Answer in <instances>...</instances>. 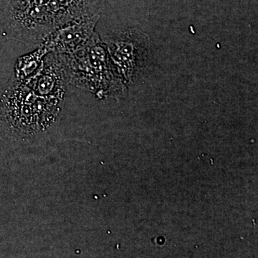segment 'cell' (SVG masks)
I'll return each instance as SVG.
<instances>
[{"label": "cell", "mask_w": 258, "mask_h": 258, "mask_svg": "<svg viewBox=\"0 0 258 258\" xmlns=\"http://www.w3.org/2000/svg\"><path fill=\"white\" fill-rule=\"evenodd\" d=\"M64 103L38 96L12 76L0 86V154L30 155L58 144Z\"/></svg>", "instance_id": "6da1fadb"}, {"label": "cell", "mask_w": 258, "mask_h": 258, "mask_svg": "<svg viewBox=\"0 0 258 258\" xmlns=\"http://www.w3.org/2000/svg\"><path fill=\"white\" fill-rule=\"evenodd\" d=\"M59 55L69 84L91 93L99 99L121 98L126 93L128 87L117 73L106 45L96 32L81 50Z\"/></svg>", "instance_id": "7a4b0ae2"}, {"label": "cell", "mask_w": 258, "mask_h": 258, "mask_svg": "<svg viewBox=\"0 0 258 258\" xmlns=\"http://www.w3.org/2000/svg\"><path fill=\"white\" fill-rule=\"evenodd\" d=\"M57 27L51 0H0V33L7 40L38 46Z\"/></svg>", "instance_id": "3957f363"}, {"label": "cell", "mask_w": 258, "mask_h": 258, "mask_svg": "<svg viewBox=\"0 0 258 258\" xmlns=\"http://www.w3.org/2000/svg\"><path fill=\"white\" fill-rule=\"evenodd\" d=\"M103 41L120 79L127 87L133 84L147 66L149 37L139 29L127 28L113 32Z\"/></svg>", "instance_id": "277c9868"}, {"label": "cell", "mask_w": 258, "mask_h": 258, "mask_svg": "<svg viewBox=\"0 0 258 258\" xmlns=\"http://www.w3.org/2000/svg\"><path fill=\"white\" fill-rule=\"evenodd\" d=\"M100 15H86L73 19L50 32L38 46L47 52L69 55L81 50L96 34L95 28Z\"/></svg>", "instance_id": "5b68a950"}, {"label": "cell", "mask_w": 258, "mask_h": 258, "mask_svg": "<svg viewBox=\"0 0 258 258\" xmlns=\"http://www.w3.org/2000/svg\"><path fill=\"white\" fill-rule=\"evenodd\" d=\"M23 83L38 96L62 103L66 101V86L69 83L62 60L57 54L48 52L40 71Z\"/></svg>", "instance_id": "8992f818"}, {"label": "cell", "mask_w": 258, "mask_h": 258, "mask_svg": "<svg viewBox=\"0 0 258 258\" xmlns=\"http://www.w3.org/2000/svg\"><path fill=\"white\" fill-rule=\"evenodd\" d=\"M106 0H51L57 26L73 19L86 15H100Z\"/></svg>", "instance_id": "52a82bcc"}, {"label": "cell", "mask_w": 258, "mask_h": 258, "mask_svg": "<svg viewBox=\"0 0 258 258\" xmlns=\"http://www.w3.org/2000/svg\"><path fill=\"white\" fill-rule=\"evenodd\" d=\"M47 53L48 52L43 47L37 46L36 50L19 57L12 76L22 82H26L31 79L42 69Z\"/></svg>", "instance_id": "ba28073f"}]
</instances>
